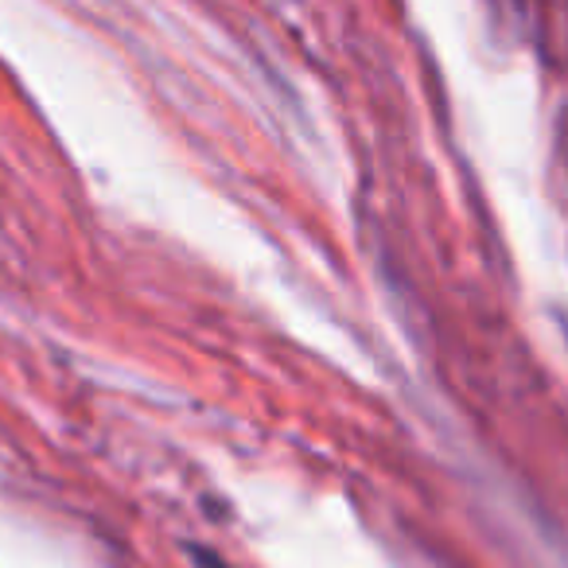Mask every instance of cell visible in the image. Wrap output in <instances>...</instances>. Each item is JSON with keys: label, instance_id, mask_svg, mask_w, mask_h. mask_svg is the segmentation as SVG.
<instances>
[{"label": "cell", "instance_id": "6da1fadb", "mask_svg": "<svg viewBox=\"0 0 568 568\" xmlns=\"http://www.w3.org/2000/svg\"><path fill=\"white\" fill-rule=\"evenodd\" d=\"M211 568H226V565H211Z\"/></svg>", "mask_w": 568, "mask_h": 568}]
</instances>
